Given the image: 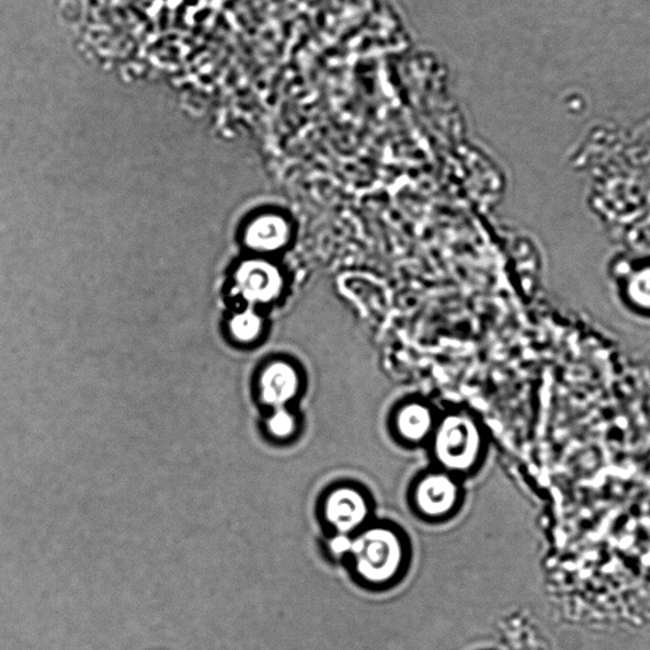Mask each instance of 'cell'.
<instances>
[{"instance_id": "6da1fadb", "label": "cell", "mask_w": 650, "mask_h": 650, "mask_svg": "<svg viewBox=\"0 0 650 650\" xmlns=\"http://www.w3.org/2000/svg\"><path fill=\"white\" fill-rule=\"evenodd\" d=\"M361 577L373 583L389 582L403 559V549L396 533L388 528H372L351 544Z\"/></svg>"}, {"instance_id": "7a4b0ae2", "label": "cell", "mask_w": 650, "mask_h": 650, "mask_svg": "<svg viewBox=\"0 0 650 650\" xmlns=\"http://www.w3.org/2000/svg\"><path fill=\"white\" fill-rule=\"evenodd\" d=\"M436 455L441 464L452 470H468L475 465L480 435L477 425L467 417H448L436 435Z\"/></svg>"}, {"instance_id": "3957f363", "label": "cell", "mask_w": 650, "mask_h": 650, "mask_svg": "<svg viewBox=\"0 0 650 650\" xmlns=\"http://www.w3.org/2000/svg\"><path fill=\"white\" fill-rule=\"evenodd\" d=\"M281 287V277L274 266L264 262H247L237 272V290L250 303L274 299Z\"/></svg>"}, {"instance_id": "277c9868", "label": "cell", "mask_w": 650, "mask_h": 650, "mask_svg": "<svg viewBox=\"0 0 650 650\" xmlns=\"http://www.w3.org/2000/svg\"><path fill=\"white\" fill-rule=\"evenodd\" d=\"M367 503L355 489H337L326 502V517L342 534H347L364 524Z\"/></svg>"}, {"instance_id": "5b68a950", "label": "cell", "mask_w": 650, "mask_h": 650, "mask_svg": "<svg viewBox=\"0 0 650 650\" xmlns=\"http://www.w3.org/2000/svg\"><path fill=\"white\" fill-rule=\"evenodd\" d=\"M457 500V486L443 475L425 477L415 491V501L427 516L446 515L454 509Z\"/></svg>"}, {"instance_id": "8992f818", "label": "cell", "mask_w": 650, "mask_h": 650, "mask_svg": "<svg viewBox=\"0 0 650 650\" xmlns=\"http://www.w3.org/2000/svg\"><path fill=\"white\" fill-rule=\"evenodd\" d=\"M299 385V375L293 366L285 363L272 364L261 377L262 400L272 407H283L296 396Z\"/></svg>"}, {"instance_id": "52a82bcc", "label": "cell", "mask_w": 650, "mask_h": 650, "mask_svg": "<svg viewBox=\"0 0 650 650\" xmlns=\"http://www.w3.org/2000/svg\"><path fill=\"white\" fill-rule=\"evenodd\" d=\"M288 239V226L275 215L262 216L246 231V242L255 251H275Z\"/></svg>"}, {"instance_id": "ba28073f", "label": "cell", "mask_w": 650, "mask_h": 650, "mask_svg": "<svg viewBox=\"0 0 650 650\" xmlns=\"http://www.w3.org/2000/svg\"><path fill=\"white\" fill-rule=\"evenodd\" d=\"M397 425L400 435L404 438L421 441L431 431L432 415L429 409L423 406H407L398 413Z\"/></svg>"}, {"instance_id": "9c48e42d", "label": "cell", "mask_w": 650, "mask_h": 650, "mask_svg": "<svg viewBox=\"0 0 650 650\" xmlns=\"http://www.w3.org/2000/svg\"><path fill=\"white\" fill-rule=\"evenodd\" d=\"M262 322L252 311H246L231 320V333L240 342H251L261 332Z\"/></svg>"}, {"instance_id": "30bf717a", "label": "cell", "mask_w": 650, "mask_h": 650, "mask_svg": "<svg viewBox=\"0 0 650 650\" xmlns=\"http://www.w3.org/2000/svg\"><path fill=\"white\" fill-rule=\"evenodd\" d=\"M267 429L272 436L287 438L295 432L296 421L285 409H278L267 421Z\"/></svg>"}, {"instance_id": "8fae6325", "label": "cell", "mask_w": 650, "mask_h": 650, "mask_svg": "<svg viewBox=\"0 0 650 650\" xmlns=\"http://www.w3.org/2000/svg\"><path fill=\"white\" fill-rule=\"evenodd\" d=\"M351 544L352 543L349 539H346V537L341 536L339 537V539H335L333 541V548L335 552H344L351 550Z\"/></svg>"}]
</instances>
